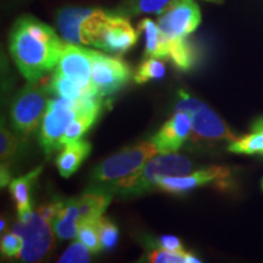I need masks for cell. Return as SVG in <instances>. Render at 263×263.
I'll return each mask as SVG.
<instances>
[{
  "label": "cell",
  "mask_w": 263,
  "mask_h": 263,
  "mask_svg": "<svg viewBox=\"0 0 263 263\" xmlns=\"http://www.w3.org/2000/svg\"><path fill=\"white\" fill-rule=\"evenodd\" d=\"M12 227V232L24 238L25 246L20 258L25 262H41L54 246V230L48 221L38 212L22 213Z\"/></svg>",
  "instance_id": "obj_5"
},
{
  "label": "cell",
  "mask_w": 263,
  "mask_h": 263,
  "mask_svg": "<svg viewBox=\"0 0 263 263\" xmlns=\"http://www.w3.org/2000/svg\"><path fill=\"white\" fill-rule=\"evenodd\" d=\"M174 0H130L118 10L117 14L124 16L139 14H161Z\"/></svg>",
  "instance_id": "obj_23"
},
{
  "label": "cell",
  "mask_w": 263,
  "mask_h": 263,
  "mask_svg": "<svg viewBox=\"0 0 263 263\" xmlns=\"http://www.w3.org/2000/svg\"><path fill=\"white\" fill-rule=\"evenodd\" d=\"M93 9L87 8H64L59 10L57 15V25L62 38L66 43L84 45V39L82 35V25L84 18L90 14Z\"/></svg>",
  "instance_id": "obj_14"
},
{
  "label": "cell",
  "mask_w": 263,
  "mask_h": 263,
  "mask_svg": "<svg viewBox=\"0 0 263 263\" xmlns=\"http://www.w3.org/2000/svg\"><path fill=\"white\" fill-rule=\"evenodd\" d=\"M185 252H172L163 249L153 250L147 261L153 263H185Z\"/></svg>",
  "instance_id": "obj_31"
},
{
  "label": "cell",
  "mask_w": 263,
  "mask_h": 263,
  "mask_svg": "<svg viewBox=\"0 0 263 263\" xmlns=\"http://www.w3.org/2000/svg\"><path fill=\"white\" fill-rule=\"evenodd\" d=\"M64 205V201H52L47 205H43L39 207L38 213L41 215L45 221H48L51 224V221L54 219V217L57 216L59 210L61 209V206Z\"/></svg>",
  "instance_id": "obj_33"
},
{
  "label": "cell",
  "mask_w": 263,
  "mask_h": 263,
  "mask_svg": "<svg viewBox=\"0 0 263 263\" xmlns=\"http://www.w3.org/2000/svg\"><path fill=\"white\" fill-rule=\"evenodd\" d=\"M193 170L192 160L183 155L168 153L153 157L138 172L115 182V190L124 196L140 195L154 189L155 183L164 177L185 176Z\"/></svg>",
  "instance_id": "obj_2"
},
{
  "label": "cell",
  "mask_w": 263,
  "mask_h": 263,
  "mask_svg": "<svg viewBox=\"0 0 263 263\" xmlns=\"http://www.w3.org/2000/svg\"><path fill=\"white\" fill-rule=\"evenodd\" d=\"M55 72L78 84L87 94L99 95L91 84L90 50L66 43Z\"/></svg>",
  "instance_id": "obj_12"
},
{
  "label": "cell",
  "mask_w": 263,
  "mask_h": 263,
  "mask_svg": "<svg viewBox=\"0 0 263 263\" xmlns=\"http://www.w3.org/2000/svg\"><path fill=\"white\" fill-rule=\"evenodd\" d=\"M178 95L176 112H185L190 117L194 140L215 144L221 141L232 143L238 138L209 105L183 90Z\"/></svg>",
  "instance_id": "obj_3"
},
{
  "label": "cell",
  "mask_w": 263,
  "mask_h": 263,
  "mask_svg": "<svg viewBox=\"0 0 263 263\" xmlns=\"http://www.w3.org/2000/svg\"><path fill=\"white\" fill-rule=\"evenodd\" d=\"M91 84L101 98L116 93L132 78V70L127 62L90 50Z\"/></svg>",
  "instance_id": "obj_9"
},
{
  "label": "cell",
  "mask_w": 263,
  "mask_h": 263,
  "mask_svg": "<svg viewBox=\"0 0 263 263\" xmlns=\"http://www.w3.org/2000/svg\"><path fill=\"white\" fill-rule=\"evenodd\" d=\"M64 47L54 29L33 16L20 17L10 33L11 57L28 82H38L57 67Z\"/></svg>",
  "instance_id": "obj_1"
},
{
  "label": "cell",
  "mask_w": 263,
  "mask_h": 263,
  "mask_svg": "<svg viewBox=\"0 0 263 263\" xmlns=\"http://www.w3.org/2000/svg\"><path fill=\"white\" fill-rule=\"evenodd\" d=\"M164 73L166 67L162 62L155 58H149L139 65L133 76V80L138 84H144L153 80H161Z\"/></svg>",
  "instance_id": "obj_26"
},
{
  "label": "cell",
  "mask_w": 263,
  "mask_h": 263,
  "mask_svg": "<svg viewBox=\"0 0 263 263\" xmlns=\"http://www.w3.org/2000/svg\"><path fill=\"white\" fill-rule=\"evenodd\" d=\"M49 90L57 94L58 97L65 98L72 101H80L87 95H90L85 93L80 85L76 84L74 82L68 80L65 76L57 73V72H54V74H52L50 83H49Z\"/></svg>",
  "instance_id": "obj_22"
},
{
  "label": "cell",
  "mask_w": 263,
  "mask_h": 263,
  "mask_svg": "<svg viewBox=\"0 0 263 263\" xmlns=\"http://www.w3.org/2000/svg\"><path fill=\"white\" fill-rule=\"evenodd\" d=\"M78 222H80V210H78L77 200L71 199L64 201V205L51 221V227L59 239L71 240L78 234Z\"/></svg>",
  "instance_id": "obj_16"
},
{
  "label": "cell",
  "mask_w": 263,
  "mask_h": 263,
  "mask_svg": "<svg viewBox=\"0 0 263 263\" xmlns=\"http://www.w3.org/2000/svg\"><path fill=\"white\" fill-rule=\"evenodd\" d=\"M200 22L201 11L195 0H174L157 18V26L166 39L186 38Z\"/></svg>",
  "instance_id": "obj_10"
},
{
  "label": "cell",
  "mask_w": 263,
  "mask_h": 263,
  "mask_svg": "<svg viewBox=\"0 0 263 263\" xmlns=\"http://www.w3.org/2000/svg\"><path fill=\"white\" fill-rule=\"evenodd\" d=\"M24 238L15 232L5 233V235H3L2 241H0V249H2L3 256L9 258L20 257L22 251H24Z\"/></svg>",
  "instance_id": "obj_28"
},
{
  "label": "cell",
  "mask_w": 263,
  "mask_h": 263,
  "mask_svg": "<svg viewBox=\"0 0 263 263\" xmlns=\"http://www.w3.org/2000/svg\"><path fill=\"white\" fill-rule=\"evenodd\" d=\"M230 174L228 167L210 166L185 176L164 177L157 180L154 189L173 195H180L207 184H216L218 188L224 189L229 183Z\"/></svg>",
  "instance_id": "obj_11"
},
{
  "label": "cell",
  "mask_w": 263,
  "mask_h": 263,
  "mask_svg": "<svg viewBox=\"0 0 263 263\" xmlns=\"http://www.w3.org/2000/svg\"><path fill=\"white\" fill-rule=\"evenodd\" d=\"M261 188H262V192H263V178H262V182H261Z\"/></svg>",
  "instance_id": "obj_37"
},
{
  "label": "cell",
  "mask_w": 263,
  "mask_h": 263,
  "mask_svg": "<svg viewBox=\"0 0 263 263\" xmlns=\"http://www.w3.org/2000/svg\"><path fill=\"white\" fill-rule=\"evenodd\" d=\"M98 219H84V221L80 219L78 222L77 238L90 250L91 254H98L103 250L100 235H99Z\"/></svg>",
  "instance_id": "obj_25"
},
{
  "label": "cell",
  "mask_w": 263,
  "mask_h": 263,
  "mask_svg": "<svg viewBox=\"0 0 263 263\" xmlns=\"http://www.w3.org/2000/svg\"><path fill=\"white\" fill-rule=\"evenodd\" d=\"M5 226H6V223H5V221H4V218H2V226H0V230H4V228H5Z\"/></svg>",
  "instance_id": "obj_36"
},
{
  "label": "cell",
  "mask_w": 263,
  "mask_h": 263,
  "mask_svg": "<svg viewBox=\"0 0 263 263\" xmlns=\"http://www.w3.org/2000/svg\"><path fill=\"white\" fill-rule=\"evenodd\" d=\"M78 114L80 106L76 101L61 97L48 101L39 137L41 145L47 155L62 149V138Z\"/></svg>",
  "instance_id": "obj_6"
},
{
  "label": "cell",
  "mask_w": 263,
  "mask_h": 263,
  "mask_svg": "<svg viewBox=\"0 0 263 263\" xmlns=\"http://www.w3.org/2000/svg\"><path fill=\"white\" fill-rule=\"evenodd\" d=\"M18 147V139L15 134H12L8 128L2 123V133H0V157L2 163L8 162L15 155Z\"/></svg>",
  "instance_id": "obj_30"
},
{
  "label": "cell",
  "mask_w": 263,
  "mask_h": 263,
  "mask_svg": "<svg viewBox=\"0 0 263 263\" xmlns=\"http://www.w3.org/2000/svg\"><path fill=\"white\" fill-rule=\"evenodd\" d=\"M160 154L153 140L144 141L137 145L127 147L103 161L93 172L95 182H117L136 173L141 167Z\"/></svg>",
  "instance_id": "obj_4"
},
{
  "label": "cell",
  "mask_w": 263,
  "mask_h": 263,
  "mask_svg": "<svg viewBox=\"0 0 263 263\" xmlns=\"http://www.w3.org/2000/svg\"><path fill=\"white\" fill-rule=\"evenodd\" d=\"M100 112H81L78 116L74 118L73 122L68 126L67 130H66L64 138H62V146L65 144L72 143V141L80 140V138L83 134L87 133V130L93 126L95 121L98 120Z\"/></svg>",
  "instance_id": "obj_24"
},
{
  "label": "cell",
  "mask_w": 263,
  "mask_h": 263,
  "mask_svg": "<svg viewBox=\"0 0 263 263\" xmlns=\"http://www.w3.org/2000/svg\"><path fill=\"white\" fill-rule=\"evenodd\" d=\"M199 262H200L199 257H196V256L190 254V252H185V263H199Z\"/></svg>",
  "instance_id": "obj_35"
},
{
  "label": "cell",
  "mask_w": 263,
  "mask_h": 263,
  "mask_svg": "<svg viewBox=\"0 0 263 263\" xmlns=\"http://www.w3.org/2000/svg\"><path fill=\"white\" fill-rule=\"evenodd\" d=\"M192 130V121L185 112H176L153 137L160 154L178 151Z\"/></svg>",
  "instance_id": "obj_13"
},
{
  "label": "cell",
  "mask_w": 263,
  "mask_h": 263,
  "mask_svg": "<svg viewBox=\"0 0 263 263\" xmlns=\"http://www.w3.org/2000/svg\"><path fill=\"white\" fill-rule=\"evenodd\" d=\"M91 151V145L87 140H76L65 144L57 157V167L62 177L68 178L80 168L83 161Z\"/></svg>",
  "instance_id": "obj_15"
},
{
  "label": "cell",
  "mask_w": 263,
  "mask_h": 263,
  "mask_svg": "<svg viewBox=\"0 0 263 263\" xmlns=\"http://www.w3.org/2000/svg\"><path fill=\"white\" fill-rule=\"evenodd\" d=\"M228 150L240 155L263 156V116L256 118L249 134L229 143Z\"/></svg>",
  "instance_id": "obj_19"
},
{
  "label": "cell",
  "mask_w": 263,
  "mask_h": 263,
  "mask_svg": "<svg viewBox=\"0 0 263 263\" xmlns=\"http://www.w3.org/2000/svg\"><path fill=\"white\" fill-rule=\"evenodd\" d=\"M99 235H100V241L103 250H111L116 246L118 241V228L114 222L106 217L101 216L98 219Z\"/></svg>",
  "instance_id": "obj_27"
},
{
  "label": "cell",
  "mask_w": 263,
  "mask_h": 263,
  "mask_svg": "<svg viewBox=\"0 0 263 263\" xmlns=\"http://www.w3.org/2000/svg\"><path fill=\"white\" fill-rule=\"evenodd\" d=\"M91 251L85 246L83 242L74 241L68 246L61 257L59 258L60 263H87L90 262Z\"/></svg>",
  "instance_id": "obj_29"
},
{
  "label": "cell",
  "mask_w": 263,
  "mask_h": 263,
  "mask_svg": "<svg viewBox=\"0 0 263 263\" xmlns=\"http://www.w3.org/2000/svg\"><path fill=\"white\" fill-rule=\"evenodd\" d=\"M76 200L80 210V219L84 221V219L100 218L110 205L112 196L104 190H89Z\"/></svg>",
  "instance_id": "obj_18"
},
{
  "label": "cell",
  "mask_w": 263,
  "mask_h": 263,
  "mask_svg": "<svg viewBox=\"0 0 263 263\" xmlns=\"http://www.w3.org/2000/svg\"><path fill=\"white\" fill-rule=\"evenodd\" d=\"M2 178H0V180H2V186L4 188L5 185H8V183L10 182V172L8 170V167L4 166V163H2Z\"/></svg>",
  "instance_id": "obj_34"
},
{
  "label": "cell",
  "mask_w": 263,
  "mask_h": 263,
  "mask_svg": "<svg viewBox=\"0 0 263 263\" xmlns=\"http://www.w3.org/2000/svg\"><path fill=\"white\" fill-rule=\"evenodd\" d=\"M44 87L37 82H28L18 91L11 106V121L14 128L22 136H31L38 129L41 120L44 117L47 103Z\"/></svg>",
  "instance_id": "obj_7"
},
{
  "label": "cell",
  "mask_w": 263,
  "mask_h": 263,
  "mask_svg": "<svg viewBox=\"0 0 263 263\" xmlns=\"http://www.w3.org/2000/svg\"><path fill=\"white\" fill-rule=\"evenodd\" d=\"M139 29L145 35V58L166 59L164 38L157 24L150 18H144L140 21Z\"/></svg>",
  "instance_id": "obj_21"
},
{
  "label": "cell",
  "mask_w": 263,
  "mask_h": 263,
  "mask_svg": "<svg viewBox=\"0 0 263 263\" xmlns=\"http://www.w3.org/2000/svg\"><path fill=\"white\" fill-rule=\"evenodd\" d=\"M164 45H166V59L171 60L179 71L186 72L192 70L196 64L197 52L186 38H164Z\"/></svg>",
  "instance_id": "obj_17"
},
{
  "label": "cell",
  "mask_w": 263,
  "mask_h": 263,
  "mask_svg": "<svg viewBox=\"0 0 263 263\" xmlns=\"http://www.w3.org/2000/svg\"><path fill=\"white\" fill-rule=\"evenodd\" d=\"M156 242H157V246H159V249L167 250V251H172V252L185 251V250H184L182 241H180L177 236L162 235L156 240Z\"/></svg>",
  "instance_id": "obj_32"
},
{
  "label": "cell",
  "mask_w": 263,
  "mask_h": 263,
  "mask_svg": "<svg viewBox=\"0 0 263 263\" xmlns=\"http://www.w3.org/2000/svg\"><path fill=\"white\" fill-rule=\"evenodd\" d=\"M42 167L33 170L26 176L20 177V178H15L10 183V194H11L12 199L16 203V210H17V215H22V213L31 211V200H29V190H31V185L37 177L41 173Z\"/></svg>",
  "instance_id": "obj_20"
},
{
  "label": "cell",
  "mask_w": 263,
  "mask_h": 263,
  "mask_svg": "<svg viewBox=\"0 0 263 263\" xmlns=\"http://www.w3.org/2000/svg\"><path fill=\"white\" fill-rule=\"evenodd\" d=\"M137 42L138 32L127 16L107 12L95 33L91 45L110 54L122 55L133 48Z\"/></svg>",
  "instance_id": "obj_8"
}]
</instances>
